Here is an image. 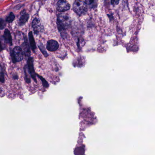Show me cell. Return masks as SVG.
<instances>
[{
    "label": "cell",
    "mask_w": 155,
    "mask_h": 155,
    "mask_svg": "<svg viewBox=\"0 0 155 155\" xmlns=\"http://www.w3.org/2000/svg\"><path fill=\"white\" fill-rule=\"evenodd\" d=\"M70 18L66 14H61L57 18V25L60 30H64L70 25Z\"/></svg>",
    "instance_id": "cell-1"
},
{
    "label": "cell",
    "mask_w": 155,
    "mask_h": 155,
    "mask_svg": "<svg viewBox=\"0 0 155 155\" xmlns=\"http://www.w3.org/2000/svg\"><path fill=\"white\" fill-rule=\"evenodd\" d=\"M73 8L77 14L82 15L87 11L88 5L85 2L80 0H77L74 2Z\"/></svg>",
    "instance_id": "cell-2"
},
{
    "label": "cell",
    "mask_w": 155,
    "mask_h": 155,
    "mask_svg": "<svg viewBox=\"0 0 155 155\" xmlns=\"http://www.w3.org/2000/svg\"><path fill=\"white\" fill-rule=\"evenodd\" d=\"M11 57L14 63L22 61L24 57V52L22 48L18 46L16 47L12 51Z\"/></svg>",
    "instance_id": "cell-3"
},
{
    "label": "cell",
    "mask_w": 155,
    "mask_h": 155,
    "mask_svg": "<svg viewBox=\"0 0 155 155\" xmlns=\"http://www.w3.org/2000/svg\"><path fill=\"white\" fill-rule=\"evenodd\" d=\"M56 8L58 11L65 12L70 9V5L66 0H60L57 4Z\"/></svg>",
    "instance_id": "cell-4"
},
{
    "label": "cell",
    "mask_w": 155,
    "mask_h": 155,
    "mask_svg": "<svg viewBox=\"0 0 155 155\" xmlns=\"http://www.w3.org/2000/svg\"><path fill=\"white\" fill-rule=\"evenodd\" d=\"M32 27L35 34H38L43 29L42 25L39 19L35 18L33 21Z\"/></svg>",
    "instance_id": "cell-5"
},
{
    "label": "cell",
    "mask_w": 155,
    "mask_h": 155,
    "mask_svg": "<svg viewBox=\"0 0 155 155\" xmlns=\"http://www.w3.org/2000/svg\"><path fill=\"white\" fill-rule=\"evenodd\" d=\"M33 58L29 57L27 61V67L28 69L29 72L30 74V76L34 80L37 82L36 79V73L35 71L34 67Z\"/></svg>",
    "instance_id": "cell-6"
},
{
    "label": "cell",
    "mask_w": 155,
    "mask_h": 155,
    "mask_svg": "<svg viewBox=\"0 0 155 155\" xmlns=\"http://www.w3.org/2000/svg\"><path fill=\"white\" fill-rule=\"evenodd\" d=\"M59 47L58 43L57 41L51 40L47 42L46 48L49 52H54L56 51Z\"/></svg>",
    "instance_id": "cell-7"
},
{
    "label": "cell",
    "mask_w": 155,
    "mask_h": 155,
    "mask_svg": "<svg viewBox=\"0 0 155 155\" xmlns=\"http://www.w3.org/2000/svg\"><path fill=\"white\" fill-rule=\"evenodd\" d=\"M29 15L27 14L25 10L23 11L21 13V15L18 21V23L20 26L24 25L28 20Z\"/></svg>",
    "instance_id": "cell-8"
},
{
    "label": "cell",
    "mask_w": 155,
    "mask_h": 155,
    "mask_svg": "<svg viewBox=\"0 0 155 155\" xmlns=\"http://www.w3.org/2000/svg\"><path fill=\"white\" fill-rule=\"evenodd\" d=\"M24 42L22 43L21 48L23 51L25 53V55L26 56H29L30 54V47L28 40L25 36H24Z\"/></svg>",
    "instance_id": "cell-9"
},
{
    "label": "cell",
    "mask_w": 155,
    "mask_h": 155,
    "mask_svg": "<svg viewBox=\"0 0 155 155\" xmlns=\"http://www.w3.org/2000/svg\"><path fill=\"white\" fill-rule=\"evenodd\" d=\"M3 38H4V40H5L6 42L7 43L9 44V45L11 46L12 45V38H11V34L10 32L7 29H6L4 31Z\"/></svg>",
    "instance_id": "cell-10"
},
{
    "label": "cell",
    "mask_w": 155,
    "mask_h": 155,
    "mask_svg": "<svg viewBox=\"0 0 155 155\" xmlns=\"http://www.w3.org/2000/svg\"><path fill=\"white\" fill-rule=\"evenodd\" d=\"M29 40L30 44L31 49L33 51H35V50L36 49V44H35V42L32 33L31 32H30L29 33Z\"/></svg>",
    "instance_id": "cell-11"
},
{
    "label": "cell",
    "mask_w": 155,
    "mask_h": 155,
    "mask_svg": "<svg viewBox=\"0 0 155 155\" xmlns=\"http://www.w3.org/2000/svg\"><path fill=\"white\" fill-rule=\"evenodd\" d=\"M15 18V16L13 12H11L9 15L6 18V21L9 23H11Z\"/></svg>",
    "instance_id": "cell-12"
},
{
    "label": "cell",
    "mask_w": 155,
    "mask_h": 155,
    "mask_svg": "<svg viewBox=\"0 0 155 155\" xmlns=\"http://www.w3.org/2000/svg\"><path fill=\"white\" fill-rule=\"evenodd\" d=\"M28 69H27V66H25L24 67V71L25 75V80L27 83H30V77L29 75L28 72H27Z\"/></svg>",
    "instance_id": "cell-13"
},
{
    "label": "cell",
    "mask_w": 155,
    "mask_h": 155,
    "mask_svg": "<svg viewBox=\"0 0 155 155\" xmlns=\"http://www.w3.org/2000/svg\"><path fill=\"white\" fill-rule=\"evenodd\" d=\"M38 46L40 51L42 53V54L44 55V57H47L48 56V54L47 52L45 50L44 47L42 45V44H39Z\"/></svg>",
    "instance_id": "cell-14"
},
{
    "label": "cell",
    "mask_w": 155,
    "mask_h": 155,
    "mask_svg": "<svg viewBox=\"0 0 155 155\" xmlns=\"http://www.w3.org/2000/svg\"><path fill=\"white\" fill-rule=\"evenodd\" d=\"M37 75V76H38L39 78L40 79V80L42 81V84L43 86H44V87H45V88H47V87H48L49 85L48 82H47L45 80V79H44L42 76H40L39 75Z\"/></svg>",
    "instance_id": "cell-15"
},
{
    "label": "cell",
    "mask_w": 155,
    "mask_h": 155,
    "mask_svg": "<svg viewBox=\"0 0 155 155\" xmlns=\"http://www.w3.org/2000/svg\"><path fill=\"white\" fill-rule=\"evenodd\" d=\"M6 25L5 21L2 18H0V30H3L5 28Z\"/></svg>",
    "instance_id": "cell-16"
},
{
    "label": "cell",
    "mask_w": 155,
    "mask_h": 155,
    "mask_svg": "<svg viewBox=\"0 0 155 155\" xmlns=\"http://www.w3.org/2000/svg\"><path fill=\"white\" fill-rule=\"evenodd\" d=\"M85 2L87 4V5L93 6L96 4V0H85Z\"/></svg>",
    "instance_id": "cell-17"
},
{
    "label": "cell",
    "mask_w": 155,
    "mask_h": 155,
    "mask_svg": "<svg viewBox=\"0 0 155 155\" xmlns=\"http://www.w3.org/2000/svg\"><path fill=\"white\" fill-rule=\"evenodd\" d=\"M0 81L2 82H4V73L3 72H0Z\"/></svg>",
    "instance_id": "cell-18"
},
{
    "label": "cell",
    "mask_w": 155,
    "mask_h": 155,
    "mask_svg": "<svg viewBox=\"0 0 155 155\" xmlns=\"http://www.w3.org/2000/svg\"><path fill=\"white\" fill-rule=\"evenodd\" d=\"M119 0H111V3L113 5H117L119 3Z\"/></svg>",
    "instance_id": "cell-19"
},
{
    "label": "cell",
    "mask_w": 155,
    "mask_h": 155,
    "mask_svg": "<svg viewBox=\"0 0 155 155\" xmlns=\"http://www.w3.org/2000/svg\"><path fill=\"white\" fill-rule=\"evenodd\" d=\"M3 50V47H2V44H1V42L0 41V52H1V51Z\"/></svg>",
    "instance_id": "cell-20"
}]
</instances>
